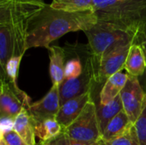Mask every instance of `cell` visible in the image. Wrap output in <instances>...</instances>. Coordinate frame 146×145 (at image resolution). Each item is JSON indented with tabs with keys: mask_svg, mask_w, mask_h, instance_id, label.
I'll return each mask as SVG.
<instances>
[{
	"mask_svg": "<svg viewBox=\"0 0 146 145\" xmlns=\"http://www.w3.org/2000/svg\"><path fill=\"white\" fill-rule=\"evenodd\" d=\"M98 22L93 9L67 12L53 9L45 3L29 23L27 33V50L31 48L48 49L50 44L63 35L77 31L85 32Z\"/></svg>",
	"mask_w": 146,
	"mask_h": 145,
	"instance_id": "1",
	"label": "cell"
},
{
	"mask_svg": "<svg viewBox=\"0 0 146 145\" xmlns=\"http://www.w3.org/2000/svg\"><path fill=\"white\" fill-rule=\"evenodd\" d=\"M98 21L114 24L135 36L146 25V0H93Z\"/></svg>",
	"mask_w": 146,
	"mask_h": 145,
	"instance_id": "2",
	"label": "cell"
},
{
	"mask_svg": "<svg viewBox=\"0 0 146 145\" xmlns=\"http://www.w3.org/2000/svg\"><path fill=\"white\" fill-rule=\"evenodd\" d=\"M44 4L0 0V23H9L15 40L13 56H24L27 51L26 43L29 23Z\"/></svg>",
	"mask_w": 146,
	"mask_h": 145,
	"instance_id": "3",
	"label": "cell"
},
{
	"mask_svg": "<svg viewBox=\"0 0 146 145\" xmlns=\"http://www.w3.org/2000/svg\"><path fill=\"white\" fill-rule=\"evenodd\" d=\"M87 40L88 48L92 60L98 72L102 57L115 46L128 43L136 42L137 36L109 22L98 21L90 29L84 32Z\"/></svg>",
	"mask_w": 146,
	"mask_h": 145,
	"instance_id": "4",
	"label": "cell"
},
{
	"mask_svg": "<svg viewBox=\"0 0 146 145\" xmlns=\"http://www.w3.org/2000/svg\"><path fill=\"white\" fill-rule=\"evenodd\" d=\"M67 138L86 144L102 141V132L97 113V105L93 100L89 102L78 118L62 133Z\"/></svg>",
	"mask_w": 146,
	"mask_h": 145,
	"instance_id": "5",
	"label": "cell"
},
{
	"mask_svg": "<svg viewBox=\"0 0 146 145\" xmlns=\"http://www.w3.org/2000/svg\"><path fill=\"white\" fill-rule=\"evenodd\" d=\"M0 116L15 119L22 109L30 107L31 98L8 77H0Z\"/></svg>",
	"mask_w": 146,
	"mask_h": 145,
	"instance_id": "6",
	"label": "cell"
},
{
	"mask_svg": "<svg viewBox=\"0 0 146 145\" xmlns=\"http://www.w3.org/2000/svg\"><path fill=\"white\" fill-rule=\"evenodd\" d=\"M134 43L136 42L121 44L108 51L102 57L97 72L96 83L104 84L110 77L125 68L129 50Z\"/></svg>",
	"mask_w": 146,
	"mask_h": 145,
	"instance_id": "7",
	"label": "cell"
},
{
	"mask_svg": "<svg viewBox=\"0 0 146 145\" xmlns=\"http://www.w3.org/2000/svg\"><path fill=\"white\" fill-rule=\"evenodd\" d=\"M120 96L123 104V109L131 123L134 125L141 114L145 97V92L139 79L128 74L127 81L121 91Z\"/></svg>",
	"mask_w": 146,
	"mask_h": 145,
	"instance_id": "8",
	"label": "cell"
},
{
	"mask_svg": "<svg viewBox=\"0 0 146 145\" xmlns=\"http://www.w3.org/2000/svg\"><path fill=\"white\" fill-rule=\"evenodd\" d=\"M61 107L59 86L52 85L49 92L39 101L32 103L27 109L33 124L56 119Z\"/></svg>",
	"mask_w": 146,
	"mask_h": 145,
	"instance_id": "9",
	"label": "cell"
},
{
	"mask_svg": "<svg viewBox=\"0 0 146 145\" xmlns=\"http://www.w3.org/2000/svg\"><path fill=\"white\" fill-rule=\"evenodd\" d=\"M92 100H93L92 97V91H89L61 105L56 119L62 126V129L69 126L81 114L86 104Z\"/></svg>",
	"mask_w": 146,
	"mask_h": 145,
	"instance_id": "10",
	"label": "cell"
},
{
	"mask_svg": "<svg viewBox=\"0 0 146 145\" xmlns=\"http://www.w3.org/2000/svg\"><path fill=\"white\" fill-rule=\"evenodd\" d=\"M48 50L50 56V74L52 85L59 86L65 79L64 69L66 64V51L65 49L57 45L50 46Z\"/></svg>",
	"mask_w": 146,
	"mask_h": 145,
	"instance_id": "11",
	"label": "cell"
},
{
	"mask_svg": "<svg viewBox=\"0 0 146 145\" xmlns=\"http://www.w3.org/2000/svg\"><path fill=\"white\" fill-rule=\"evenodd\" d=\"M128 79V73L122 71L118 72L110 77L103 85L100 91V103L101 105H105L112 102L120 94L124 88Z\"/></svg>",
	"mask_w": 146,
	"mask_h": 145,
	"instance_id": "12",
	"label": "cell"
},
{
	"mask_svg": "<svg viewBox=\"0 0 146 145\" xmlns=\"http://www.w3.org/2000/svg\"><path fill=\"white\" fill-rule=\"evenodd\" d=\"M15 40L9 22L0 23V76L5 74L6 66L9 59L14 56Z\"/></svg>",
	"mask_w": 146,
	"mask_h": 145,
	"instance_id": "13",
	"label": "cell"
},
{
	"mask_svg": "<svg viewBox=\"0 0 146 145\" xmlns=\"http://www.w3.org/2000/svg\"><path fill=\"white\" fill-rule=\"evenodd\" d=\"M124 69L130 76L140 78L144 75L146 70V56L143 48L138 43L131 46Z\"/></svg>",
	"mask_w": 146,
	"mask_h": 145,
	"instance_id": "14",
	"label": "cell"
},
{
	"mask_svg": "<svg viewBox=\"0 0 146 145\" xmlns=\"http://www.w3.org/2000/svg\"><path fill=\"white\" fill-rule=\"evenodd\" d=\"M14 131L23 139L27 145H36V135L33 122L26 109L15 117Z\"/></svg>",
	"mask_w": 146,
	"mask_h": 145,
	"instance_id": "15",
	"label": "cell"
},
{
	"mask_svg": "<svg viewBox=\"0 0 146 145\" xmlns=\"http://www.w3.org/2000/svg\"><path fill=\"white\" fill-rule=\"evenodd\" d=\"M132 125L126 112L121 110L116 116H115L105 127L102 133V140L104 142L110 141L121 134H123Z\"/></svg>",
	"mask_w": 146,
	"mask_h": 145,
	"instance_id": "16",
	"label": "cell"
},
{
	"mask_svg": "<svg viewBox=\"0 0 146 145\" xmlns=\"http://www.w3.org/2000/svg\"><path fill=\"white\" fill-rule=\"evenodd\" d=\"M34 125L36 138H38L41 144H49L57 138L62 133V127L56 119L46 120Z\"/></svg>",
	"mask_w": 146,
	"mask_h": 145,
	"instance_id": "17",
	"label": "cell"
},
{
	"mask_svg": "<svg viewBox=\"0 0 146 145\" xmlns=\"http://www.w3.org/2000/svg\"><path fill=\"white\" fill-rule=\"evenodd\" d=\"M121 110H123V104L120 95L112 102L105 105L99 104L98 106H97L98 118L102 133L104 131L107 125L110 123V121L115 116H116Z\"/></svg>",
	"mask_w": 146,
	"mask_h": 145,
	"instance_id": "18",
	"label": "cell"
},
{
	"mask_svg": "<svg viewBox=\"0 0 146 145\" xmlns=\"http://www.w3.org/2000/svg\"><path fill=\"white\" fill-rule=\"evenodd\" d=\"M93 0H51L50 5L56 9L78 12L92 9Z\"/></svg>",
	"mask_w": 146,
	"mask_h": 145,
	"instance_id": "19",
	"label": "cell"
},
{
	"mask_svg": "<svg viewBox=\"0 0 146 145\" xmlns=\"http://www.w3.org/2000/svg\"><path fill=\"white\" fill-rule=\"evenodd\" d=\"M104 143L106 145H140L134 125H132L121 136Z\"/></svg>",
	"mask_w": 146,
	"mask_h": 145,
	"instance_id": "20",
	"label": "cell"
},
{
	"mask_svg": "<svg viewBox=\"0 0 146 145\" xmlns=\"http://www.w3.org/2000/svg\"><path fill=\"white\" fill-rule=\"evenodd\" d=\"M84 72V68L80 57H74L66 62L64 69L65 79L79 78Z\"/></svg>",
	"mask_w": 146,
	"mask_h": 145,
	"instance_id": "21",
	"label": "cell"
},
{
	"mask_svg": "<svg viewBox=\"0 0 146 145\" xmlns=\"http://www.w3.org/2000/svg\"><path fill=\"white\" fill-rule=\"evenodd\" d=\"M140 145H146V94L141 114L134 124Z\"/></svg>",
	"mask_w": 146,
	"mask_h": 145,
	"instance_id": "22",
	"label": "cell"
},
{
	"mask_svg": "<svg viewBox=\"0 0 146 145\" xmlns=\"http://www.w3.org/2000/svg\"><path fill=\"white\" fill-rule=\"evenodd\" d=\"M23 56H12L9 61L7 63L6 66V70H5V74L3 76L8 77L12 82L16 83V79L18 75V71H19V67L21 64V61ZM1 76V77H3Z\"/></svg>",
	"mask_w": 146,
	"mask_h": 145,
	"instance_id": "23",
	"label": "cell"
},
{
	"mask_svg": "<svg viewBox=\"0 0 146 145\" xmlns=\"http://www.w3.org/2000/svg\"><path fill=\"white\" fill-rule=\"evenodd\" d=\"M49 144L52 145H106L103 140L98 143H94V144H86V143L77 142V141L72 140V139L67 138L63 134H61L57 138H56L55 140H53L52 142H50Z\"/></svg>",
	"mask_w": 146,
	"mask_h": 145,
	"instance_id": "24",
	"label": "cell"
},
{
	"mask_svg": "<svg viewBox=\"0 0 146 145\" xmlns=\"http://www.w3.org/2000/svg\"><path fill=\"white\" fill-rule=\"evenodd\" d=\"M0 138H3L7 145H27L23 139L14 130L0 135Z\"/></svg>",
	"mask_w": 146,
	"mask_h": 145,
	"instance_id": "25",
	"label": "cell"
},
{
	"mask_svg": "<svg viewBox=\"0 0 146 145\" xmlns=\"http://www.w3.org/2000/svg\"><path fill=\"white\" fill-rule=\"evenodd\" d=\"M14 124H15V119L3 117L1 118V129H0V135H3L6 132H11L14 130Z\"/></svg>",
	"mask_w": 146,
	"mask_h": 145,
	"instance_id": "26",
	"label": "cell"
},
{
	"mask_svg": "<svg viewBox=\"0 0 146 145\" xmlns=\"http://www.w3.org/2000/svg\"><path fill=\"white\" fill-rule=\"evenodd\" d=\"M137 43L141 45L146 56V25L143 28V30L141 31V32L139 34L138 38H137Z\"/></svg>",
	"mask_w": 146,
	"mask_h": 145,
	"instance_id": "27",
	"label": "cell"
},
{
	"mask_svg": "<svg viewBox=\"0 0 146 145\" xmlns=\"http://www.w3.org/2000/svg\"><path fill=\"white\" fill-rule=\"evenodd\" d=\"M13 1L22 2V3H39V4L45 3L44 0H13Z\"/></svg>",
	"mask_w": 146,
	"mask_h": 145,
	"instance_id": "28",
	"label": "cell"
},
{
	"mask_svg": "<svg viewBox=\"0 0 146 145\" xmlns=\"http://www.w3.org/2000/svg\"><path fill=\"white\" fill-rule=\"evenodd\" d=\"M139 79V81L141 83V85H142V87H143V89H144V91H145V92L146 94V70L145 72V73H144V75L141 76Z\"/></svg>",
	"mask_w": 146,
	"mask_h": 145,
	"instance_id": "29",
	"label": "cell"
},
{
	"mask_svg": "<svg viewBox=\"0 0 146 145\" xmlns=\"http://www.w3.org/2000/svg\"><path fill=\"white\" fill-rule=\"evenodd\" d=\"M40 145H52L50 144H40Z\"/></svg>",
	"mask_w": 146,
	"mask_h": 145,
	"instance_id": "30",
	"label": "cell"
}]
</instances>
